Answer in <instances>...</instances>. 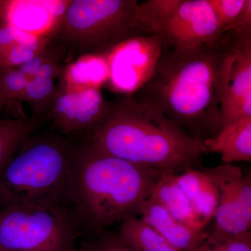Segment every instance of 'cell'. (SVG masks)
<instances>
[{"instance_id":"obj_2","label":"cell","mask_w":251,"mask_h":251,"mask_svg":"<svg viewBox=\"0 0 251 251\" xmlns=\"http://www.w3.org/2000/svg\"><path fill=\"white\" fill-rule=\"evenodd\" d=\"M81 144L162 174L198 169L204 153L201 141L159 109L131 95L109 102L103 119Z\"/></svg>"},{"instance_id":"obj_9","label":"cell","mask_w":251,"mask_h":251,"mask_svg":"<svg viewBox=\"0 0 251 251\" xmlns=\"http://www.w3.org/2000/svg\"><path fill=\"white\" fill-rule=\"evenodd\" d=\"M108 105L97 86L61 87L48 116L64 134L84 137L103 119Z\"/></svg>"},{"instance_id":"obj_23","label":"cell","mask_w":251,"mask_h":251,"mask_svg":"<svg viewBox=\"0 0 251 251\" xmlns=\"http://www.w3.org/2000/svg\"><path fill=\"white\" fill-rule=\"evenodd\" d=\"M226 33L236 36L251 35V0H245L242 11L238 15L233 23L225 31L224 34Z\"/></svg>"},{"instance_id":"obj_14","label":"cell","mask_w":251,"mask_h":251,"mask_svg":"<svg viewBox=\"0 0 251 251\" xmlns=\"http://www.w3.org/2000/svg\"><path fill=\"white\" fill-rule=\"evenodd\" d=\"M175 175L163 173L153 187L150 197L160 203L181 224L196 230H204L207 224L176 183Z\"/></svg>"},{"instance_id":"obj_5","label":"cell","mask_w":251,"mask_h":251,"mask_svg":"<svg viewBox=\"0 0 251 251\" xmlns=\"http://www.w3.org/2000/svg\"><path fill=\"white\" fill-rule=\"evenodd\" d=\"M138 3L137 0L70 1L54 28V39L75 55H108L123 43L141 35L136 21Z\"/></svg>"},{"instance_id":"obj_17","label":"cell","mask_w":251,"mask_h":251,"mask_svg":"<svg viewBox=\"0 0 251 251\" xmlns=\"http://www.w3.org/2000/svg\"><path fill=\"white\" fill-rule=\"evenodd\" d=\"M41 120L33 117L0 120V174L23 140L37 130Z\"/></svg>"},{"instance_id":"obj_6","label":"cell","mask_w":251,"mask_h":251,"mask_svg":"<svg viewBox=\"0 0 251 251\" xmlns=\"http://www.w3.org/2000/svg\"><path fill=\"white\" fill-rule=\"evenodd\" d=\"M84 234L69 206L22 204L0 208L4 251H75Z\"/></svg>"},{"instance_id":"obj_8","label":"cell","mask_w":251,"mask_h":251,"mask_svg":"<svg viewBox=\"0 0 251 251\" xmlns=\"http://www.w3.org/2000/svg\"><path fill=\"white\" fill-rule=\"evenodd\" d=\"M206 174L216 185L219 202L215 225L207 241L217 242L251 233V177L232 164L209 168Z\"/></svg>"},{"instance_id":"obj_3","label":"cell","mask_w":251,"mask_h":251,"mask_svg":"<svg viewBox=\"0 0 251 251\" xmlns=\"http://www.w3.org/2000/svg\"><path fill=\"white\" fill-rule=\"evenodd\" d=\"M162 173L74 145L73 208L84 234L100 233L128 216H138Z\"/></svg>"},{"instance_id":"obj_7","label":"cell","mask_w":251,"mask_h":251,"mask_svg":"<svg viewBox=\"0 0 251 251\" xmlns=\"http://www.w3.org/2000/svg\"><path fill=\"white\" fill-rule=\"evenodd\" d=\"M137 21L143 35L157 36L162 48L184 54L219 39L209 0H148L139 2Z\"/></svg>"},{"instance_id":"obj_10","label":"cell","mask_w":251,"mask_h":251,"mask_svg":"<svg viewBox=\"0 0 251 251\" xmlns=\"http://www.w3.org/2000/svg\"><path fill=\"white\" fill-rule=\"evenodd\" d=\"M251 117V35L238 36L221 99V126Z\"/></svg>"},{"instance_id":"obj_26","label":"cell","mask_w":251,"mask_h":251,"mask_svg":"<svg viewBox=\"0 0 251 251\" xmlns=\"http://www.w3.org/2000/svg\"><path fill=\"white\" fill-rule=\"evenodd\" d=\"M0 251H4L1 247H0Z\"/></svg>"},{"instance_id":"obj_12","label":"cell","mask_w":251,"mask_h":251,"mask_svg":"<svg viewBox=\"0 0 251 251\" xmlns=\"http://www.w3.org/2000/svg\"><path fill=\"white\" fill-rule=\"evenodd\" d=\"M45 36L0 22V65L18 68L48 47Z\"/></svg>"},{"instance_id":"obj_19","label":"cell","mask_w":251,"mask_h":251,"mask_svg":"<svg viewBox=\"0 0 251 251\" xmlns=\"http://www.w3.org/2000/svg\"><path fill=\"white\" fill-rule=\"evenodd\" d=\"M75 251H133L117 232L105 230L79 241Z\"/></svg>"},{"instance_id":"obj_11","label":"cell","mask_w":251,"mask_h":251,"mask_svg":"<svg viewBox=\"0 0 251 251\" xmlns=\"http://www.w3.org/2000/svg\"><path fill=\"white\" fill-rule=\"evenodd\" d=\"M138 215L178 251H198L207 240V232L181 224L151 197L140 204Z\"/></svg>"},{"instance_id":"obj_13","label":"cell","mask_w":251,"mask_h":251,"mask_svg":"<svg viewBox=\"0 0 251 251\" xmlns=\"http://www.w3.org/2000/svg\"><path fill=\"white\" fill-rule=\"evenodd\" d=\"M202 143L203 153H217L224 164L251 161V117L222 127Z\"/></svg>"},{"instance_id":"obj_4","label":"cell","mask_w":251,"mask_h":251,"mask_svg":"<svg viewBox=\"0 0 251 251\" xmlns=\"http://www.w3.org/2000/svg\"><path fill=\"white\" fill-rule=\"evenodd\" d=\"M74 154V144L62 135L31 133L0 174V208L22 204L73 208Z\"/></svg>"},{"instance_id":"obj_15","label":"cell","mask_w":251,"mask_h":251,"mask_svg":"<svg viewBox=\"0 0 251 251\" xmlns=\"http://www.w3.org/2000/svg\"><path fill=\"white\" fill-rule=\"evenodd\" d=\"M175 179L206 224L214 219L219 202V190L205 171L191 169Z\"/></svg>"},{"instance_id":"obj_22","label":"cell","mask_w":251,"mask_h":251,"mask_svg":"<svg viewBox=\"0 0 251 251\" xmlns=\"http://www.w3.org/2000/svg\"><path fill=\"white\" fill-rule=\"evenodd\" d=\"M198 251H251V233L217 242H206Z\"/></svg>"},{"instance_id":"obj_16","label":"cell","mask_w":251,"mask_h":251,"mask_svg":"<svg viewBox=\"0 0 251 251\" xmlns=\"http://www.w3.org/2000/svg\"><path fill=\"white\" fill-rule=\"evenodd\" d=\"M118 225L117 233L133 251H178L138 216H127Z\"/></svg>"},{"instance_id":"obj_21","label":"cell","mask_w":251,"mask_h":251,"mask_svg":"<svg viewBox=\"0 0 251 251\" xmlns=\"http://www.w3.org/2000/svg\"><path fill=\"white\" fill-rule=\"evenodd\" d=\"M209 2L217 20L220 33L223 34L235 21L245 0H209Z\"/></svg>"},{"instance_id":"obj_20","label":"cell","mask_w":251,"mask_h":251,"mask_svg":"<svg viewBox=\"0 0 251 251\" xmlns=\"http://www.w3.org/2000/svg\"><path fill=\"white\" fill-rule=\"evenodd\" d=\"M28 81L29 79L18 68L0 65V87L7 103L22 101Z\"/></svg>"},{"instance_id":"obj_24","label":"cell","mask_w":251,"mask_h":251,"mask_svg":"<svg viewBox=\"0 0 251 251\" xmlns=\"http://www.w3.org/2000/svg\"><path fill=\"white\" fill-rule=\"evenodd\" d=\"M7 104V102H6V99H5L4 97V94L2 93V91H1V87H0V110L6 105Z\"/></svg>"},{"instance_id":"obj_25","label":"cell","mask_w":251,"mask_h":251,"mask_svg":"<svg viewBox=\"0 0 251 251\" xmlns=\"http://www.w3.org/2000/svg\"><path fill=\"white\" fill-rule=\"evenodd\" d=\"M6 1L0 0V22L2 21L3 14H4L5 5H6Z\"/></svg>"},{"instance_id":"obj_18","label":"cell","mask_w":251,"mask_h":251,"mask_svg":"<svg viewBox=\"0 0 251 251\" xmlns=\"http://www.w3.org/2000/svg\"><path fill=\"white\" fill-rule=\"evenodd\" d=\"M52 77H33L28 81L22 101L27 102L34 118L41 119L49 115L56 94L57 86Z\"/></svg>"},{"instance_id":"obj_1","label":"cell","mask_w":251,"mask_h":251,"mask_svg":"<svg viewBox=\"0 0 251 251\" xmlns=\"http://www.w3.org/2000/svg\"><path fill=\"white\" fill-rule=\"evenodd\" d=\"M238 36L222 34L184 54L162 48L151 77L131 94L159 109L188 135L202 142L221 129V99Z\"/></svg>"}]
</instances>
